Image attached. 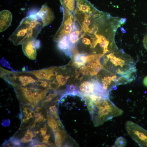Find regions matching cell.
I'll use <instances>...</instances> for the list:
<instances>
[{
    "label": "cell",
    "instance_id": "obj_15",
    "mask_svg": "<svg viewBox=\"0 0 147 147\" xmlns=\"http://www.w3.org/2000/svg\"><path fill=\"white\" fill-rule=\"evenodd\" d=\"M62 7L74 14L76 7V0H59Z\"/></svg>",
    "mask_w": 147,
    "mask_h": 147
},
{
    "label": "cell",
    "instance_id": "obj_20",
    "mask_svg": "<svg viewBox=\"0 0 147 147\" xmlns=\"http://www.w3.org/2000/svg\"><path fill=\"white\" fill-rule=\"evenodd\" d=\"M143 44L144 47L147 50V34L145 36L144 38Z\"/></svg>",
    "mask_w": 147,
    "mask_h": 147
},
{
    "label": "cell",
    "instance_id": "obj_21",
    "mask_svg": "<svg viewBox=\"0 0 147 147\" xmlns=\"http://www.w3.org/2000/svg\"><path fill=\"white\" fill-rule=\"evenodd\" d=\"M143 83L145 86L147 87V76L144 78L143 81Z\"/></svg>",
    "mask_w": 147,
    "mask_h": 147
},
{
    "label": "cell",
    "instance_id": "obj_2",
    "mask_svg": "<svg viewBox=\"0 0 147 147\" xmlns=\"http://www.w3.org/2000/svg\"><path fill=\"white\" fill-rule=\"evenodd\" d=\"M94 126L101 125L114 117L121 116L123 111L116 106L109 97H104L93 102L88 97H84Z\"/></svg>",
    "mask_w": 147,
    "mask_h": 147
},
{
    "label": "cell",
    "instance_id": "obj_12",
    "mask_svg": "<svg viewBox=\"0 0 147 147\" xmlns=\"http://www.w3.org/2000/svg\"><path fill=\"white\" fill-rule=\"evenodd\" d=\"M81 34L80 27L78 24L74 30L68 36L71 44V52L76 48Z\"/></svg>",
    "mask_w": 147,
    "mask_h": 147
},
{
    "label": "cell",
    "instance_id": "obj_19",
    "mask_svg": "<svg viewBox=\"0 0 147 147\" xmlns=\"http://www.w3.org/2000/svg\"><path fill=\"white\" fill-rule=\"evenodd\" d=\"M80 73L84 76H87L89 74V73L88 69L84 65L80 67Z\"/></svg>",
    "mask_w": 147,
    "mask_h": 147
},
{
    "label": "cell",
    "instance_id": "obj_14",
    "mask_svg": "<svg viewBox=\"0 0 147 147\" xmlns=\"http://www.w3.org/2000/svg\"><path fill=\"white\" fill-rule=\"evenodd\" d=\"M87 56L86 54L84 53H78L74 55V61L75 64L78 67L85 65L87 62Z\"/></svg>",
    "mask_w": 147,
    "mask_h": 147
},
{
    "label": "cell",
    "instance_id": "obj_9",
    "mask_svg": "<svg viewBox=\"0 0 147 147\" xmlns=\"http://www.w3.org/2000/svg\"><path fill=\"white\" fill-rule=\"evenodd\" d=\"M35 39L29 40L22 44V48L25 55L30 60H35L37 53L35 45Z\"/></svg>",
    "mask_w": 147,
    "mask_h": 147
},
{
    "label": "cell",
    "instance_id": "obj_10",
    "mask_svg": "<svg viewBox=\"0 0 147 147\" xmlns=\"http://www.w3.org/2000/svg\"><path fill=\"white\" fill-rule=\"evenodd\" d=\"M0 32H3L9 27L12 23V17L11 12L8 10H4L0 13Z\"/></svg>",
    "mask_w": 147,
    "mask_h": 147
},
{
    "label": "cell",
    "instance_id": "obj_8",
    "mask_svg": "<svg viewBox=\"0 0 147 147\" xmlns=\"http://www.w3.org/2000/svg\"><path fill=\"white\" fill-rule=\"evenodd\" d=\"M36 15L42 21L44 27L51 23L55 18L54 12L46 4L42 6Z\"/></svg>",
    "mask_w": 147,
    "mask_h": 147
},
{
    "label": "cell",
    "instance_id": "obj_13",
    "mask_svg": "<svg viewBox=\"0 0 147 147\" xmlns=\"http://www.w3.org/2000/svg\"><path fill=\"white\" fill-rule=\"evenodd\" d=\"M42 108L40 107H37L34 111V123L30 127V129H32L35 127L37 123H42L46 120L45 116L43 114Z\"/></svg>",
    "mask_w": 147,
    "mask_h": 147
},
{
    "label": "cell",
    "instance_id": "obj_6",
    "mask_svg": "<svg viewBox=\"0 0 147 147\" xmlns=\"http://www.w3.org/2000/svg\"><path fill=\"white\" fill-rule=\"evenodd\" d=\"M62 8L63 13V21L54 37V41L57 43L63 37L68 36L78 24L74 14L65 8Z\"/></svg>",
    "mask_w": 147,
    "mask_h": 147
},
{
    "label": "cell",
    "instance_id": "obj_5",
    "mask_svg": "<svg viewBox=\"0 0 147 147\" xmlns=\"http://www.w3.org/2000/svg\"><path fill=\"white\" fill-rule=\"evenodd\" d=\"M12 85L20 103L25 106H30L34 109L40 102L42 103L48 91V89H39L15 84Z\"/></svg>",
    "mask_w": 147,
    "mask_h": 147
},
{
    "label": "cell",
    "instance_id": "obj_3",
    "mask_svg": "<svg viewBox=\"0 0 147 147\" xmlns=\"http://www.w3.org/2000/svg\"><path fill=\"white\" fill-rule=\"evenodd\" d=\"M44 27L41 21L35 15L24 18L9 40L16 46L22 44L27 41L35 39Z\"/></svg>",
    "mask_w": 147,
    "mask_h": 147
},
{
    "label": "cell",
    "instance_id": "obj_17",
    "mask_svg": "<svg viewBox=\"0 0 147 147\" xmlns=\"http://www.w3.org/2000/svg\"><path fill=\"white\" fill-rule=\"evenodd\" d=\"M34 137H36L34 132L30 129H28L24 137L20 140V141L23 143L31 142Z\"/></svg>",
    "mask_w": 147,
    "mask_h": 147
},
{
    "label": "cell",
    "instance_id": "obj_7",
    "mask_svg": "<svg viewBox=\"0 0 147 147\" xmlns=\"http://www.w3.org/2000/svg\"><path fill=\"white\" fill-rule=\"evenodd\" d=\"M126 130L133 140L141 147L147 146V131L131 121L126 122Z\"/></svg>",
    "mask_w": 147,
    "mask_h": 147
},
{
    "label": "cell",
    "instance_id": "obj_4",
    "mask_svg": "<svg viewBox=\"0 0 147 147\" xmlns=\"http://www.w3.org/2000/svg\"><path fill=\"white\" fill-rule=\"evenodd\" d=\"M0 77L10 84L40 89L44 81L27 71H13L0 67Z\"/></svg>",
    "mask_w": 147,
    "mask_h": 147
},
{
    "label": "cell",
    "instance_id": "obj_1",
    "mask_svg": "<svg viewBox=\"0 0 147 147\" xmlns=\"http://www.w3.org/2000/svg\"><path fill=\"white\" fill-rule=\"evenodd\" d=\"M102 63L108 72L124 78L130 83L134 80L136 69L133 59L118 49L105 55Z\"/></svg>",
    "mask_w": 147,
    "mask_h": 147
},
{
    "label": "cell",
    "instance_id": "obj_16",
    "mask_svg": "<svg viewBox=\"0 0 147 147\" xmlns=\"http://www.w3.org/2000/svg\"><path fill=\"white\" fill-rule=\"evenodd\" d=\"M23 108V112L24 114V117L22 120V123H27L30 122V120L34 117V111L31 108L24 107L22 105Z\"/></svg>",
    "mask_w": 147,
    "mask_h": 147
},
{
    "label": "cell",
    "instance_id": "obj_18",
    "mask_svg": "<svg viewBox=\"0 0 147 147\" xmlns=\"http://www.w3.org/2000/svg\"><path fill=\"white\" fill-rule=\"evenodd\" d=\"M126 143L125 138L122 136H120L116 140L113 147H124L126 146Z\"/></svg>",
    "mask_w": 147,
    "mask_h": 147
},
{
    "label": "cell",
    "instance_id": "obj_11",
    "mask_svg": "<svg viewBox=\"0 0 147 147\" xmlns=\"http://www.w3.org/2000/svg\"><path fill=\"white\" fill-rule=\"evenodd\" d=\"M58 43V48L64 52L65 54L71 58L72 54L71 51V46L68 36H65L61 39Z\"/></svg>",
    "mask_w": 147,
    "mask_h": 147
}]
</instances>
